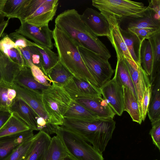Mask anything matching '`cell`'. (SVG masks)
I'll list each match as a JSON object with an SVG mask.
<instances>
[{
    "instance_id": "cell-37",
    "label": "cell",
    "mask_w": 160,
    "mask_h": 160,
    "mask_svg": "<svg viewBox=\"0 0 160 160\" xmlns=\"http://www.w3.org/2000/svg\"><path fill=\"white\" fill-rule=\"evenodd\" d=\"M127 30L135 35L140 43L144 39H148L151 36L160 31V28H128Z\"/></svg>"
},
{
    "instance_id": "cell-46",
    "label": "cell",
    "mask_w": 160,
    "mask_h": 160,
    "mask_svg": "<svg viewBox=\"0 0 160 160\" xmlns=\"http://www.w3.org/2000/svg\"><path fill=\"white\" fill-rule=\"evenodd\" d=\"M9 110H0V129L12 114Z\"/></svg>"
},
{
    "instance_id": "cell-24",
    "label": "cell",
    "mask_w": 160,
    "mask_h": 160,
    "mask_svg": "<svg viewBox=\"0 0 160 160\" xmlns=\"http://www.w3.org/2000/svg\"><path fill=\"white\" fill-rule=\"evenodd\" d=\"M21 68L17 64L11 61L0 51V71L2 80L12 84Z\"/></svg>"
},
{
    "instance_id": "cell-36",
    "label": "cell",
    "mask_w": 160,
    "mask_h": 160,
    "mask_svg": "<svg viewBox=\"0 0 160 160\" xmlns=\"http://www.w3.org/2000/svg\"><path fill=\"white\" fill-rule=\"evenodd\" d=\"M12 87V84L0 79V110H9L11 104L8 100V93Z\"/></svg>"
},
{
    "instance_id": "cell-48",
    "label": "cell",
    "mask_w": 160,
    "mask_h": 160,
    "mask_svg": "<svg viewBox=\"0 0 160 160\" xmlns=\"http://www.w3.org/2000/svg\"><path fill=\"white\" fill-rule=\"evenodd\" d=\"M9 19H8L7 20H4L0 23V38L4 35V32L8 25Z\"/></svg>"
},
{
    "instance_id": "cell-2",
    "label": "cell",
    "mask_w": 160,
    "mask_h": 160,
    "mask_svg": "<svg viewBox=\"0 0 160 160\" xmlns=\"http://www.w3.org/2000/svg\"><path fill=\"white\" fill-rule=\"evenodd\" d=\"M115 125V121L112 118H99L92 120L64 118L61 126L80 135L102 154L112 138Z\"/></svg>"
},
{
    "instance_id": "cell-3",
    "label": "cell",
    "mask_w": 160,
    "mask_h": 160,
    "mask_svg": "<svg viewBox=\"0 0 160 160\" xmlns=\"http://www.w3.org/2000/svg\"><path fill=\"white\" fill-rule=\"evenodd\" d=\"M54 45L59 60L74 77L99 88L85 65L78 46L66 34L55 26L53 30Z\"/></svg>"
},
{
    "instance_id": "cell-41",
    "label": "cell",
    "mask_w": 160,
    "mask_h": 160,
    "mask_svg": "<svg viewBox=\"0 0 160 160\" xmlns=\"http://www.w3.org/2000/svg\"><path fill=\"white\" fill-rule=\"evenodd\" d=\"M152 128L149 132L153 144L160 150V120L152 123Z\"/></svg>"
},
{
    "instance_id": "cell-16",
    "label": "cell",
    "mask_w": 160,
    "mask_h": 160,
    "mask_svg": "<svg viewBox=\"0 0 160 160\" xmlns=\"http://www.w3.org/2000/svg\"><path fill=\"white\" fill-rule=\"evenodd\" d=\"M63 87L72 100L89 96H102L99 88L74 76Z\"/></svg>"
},
{
    "instance_id": "cell-31",
    "label": "cell",
    "mask_w": 160,
    "mask_h": 160,
    "mask_svg": "<svg viewBox=\"0 0 160 160\" xmlns=\"http://www.w3.org/2000/svg\"><path fill=\"white\" fill-rule=\"evenodd\" d=\"M147 39L150 42L153 57L152 70L150 79L152 83L160 74V31L155 33Z\"/></svg>"
},
{
    "instance_id": "cell-33",
    "label": "cell",
    "mask_w": 160,
    "mask_h": 160,
    "mask_svg": "<svg viewBox=\"0 0 160 160\" xmlns=\"http://www.w3.org/2000/svg\"><path fill=\"white\" fill-rule=\"evenodd\" d=\"M30 1V0H7L3 10L5 17L9 19L18 18Z\"/></svg>"
},
{
    "instance_id": "cell-42",
    "label": "cell",
    "mask_w": 160,
    "mask_h": 160,
    "mask_svg": "<svg viewBox=\"0 0 160 160\" xmlns=\"http://www.w3.org/2000/svg\"><path fill=\"white\" fill-rule=\"evenodd\" d=\"M151 92V85L145 90L141 107V118L142 121H144L147 114Z\"/></svg>"
},
{
    "instance_id": "cell-52",
    "label": "cell",
    "mask_w": 160,
    "mask_h": 160,
    "mask_svg": "<svg viewBox=\"0 0 160 160\" xmlns=\"http://www.w3.org/2000/svg\"><path fill=\"white\" fill-rule=\"evenodd\" d=\"M157 160V159H155V160Z\"/></svg>"
},
{
    "instance_id": "cell-26",
    "label": "cell",
    "mask_w": 160,
    "mask_h": 160,
    "mask_svg": "<svg viewBox=\"0 0 160 160\" xmlns=\"http://www.w3.org/2000/svg\"><path fill=\"white\" fill-rule=\"evenodd\" d=\"M35 48L40 56L41 69L47 76L49 71L59 61L58 54L51 49L42 45Z\"/></svg>"
},
{
    "instance_id": "cell-18",
    "label": "cell",
    "mask_w": 160,
    "mask_h": 160,
    "mask_svg": "<svg viewBox=\"0 0 160 160\" xmlns=\"http://www.w3.org/2000/svg\"><path fill=\"white\" fill-rule=\"evenodd\" d=\"M9 111L14 113L33 130L37 131V120L39 116L23 100L17 96L13 100Z\"/></svg>"
},
{
    "instance_id": "cell-13",
    "label": "cell",
    "mask_w": 160,
    "mask_h": 160,
    "mask_svg": "<svg viewBox=\"0 0 160 160\" xmlns=\"http://www.w3.org/2000/svg\"><path fill=\"white\" fill-rule=\"evenodd\" d=\"M12 86L16 90L17 96L25 102L39 117L43 118L48 123H49L43 103L42 94L15 82Z\"/></svg>"
},
{
    "instance_id": "cell-27",
    "label": "cell",
    "mask_w": 160,
    "mask_h": 160,
    "mask_svg": "<svg viewBox=\"0 0 160 160\" xmlns=\"http://www.w3.org/2000/svg\"><path fill=\"white\" fill-rule=\"evenodd\" d=\"M64 118L83 120H92L99 118L95 114L72 100L64 116Z\"/></svg>"
},
{
    "instance_id": "cell-25",
    "label": "cell",
    "mask_w": 160,
    "mask_h": 160,
    "mask_svg": "<svg viewBox=\"0 0 160 160\" xmlns=\"http://www.w3.org/2000/svg\"><path fill=\"white\" fill-rule=\"evenodd\" d=\"M30 129L29 126L14 113L0 129V137L9 136Z\"/></svg>"
},
{
    "instance_id": "cell-43",
    "label": "cell",
    "mask_w": 160,
    "mask_h": 160,
    "mask_svg": "<svg viewBox=\"0 0 160 160\" xmlns=\"http://www.w3.org/2000/svg\"><path fill=\"white\" fill-rule=\"evenodd\" d=\"M13 48L17 49L18 47L8 35H4L0 40V51L5 55L8 50Z\"/></svg>"
},
{
    "instance_id": "cell-19",
    "label": "cell",
    "mask_w": 160,
    "mask_h": 160,
    "mask_svg": "<svg viewBox=\"0 0 160 160\" xmlns=\"http://www.w3.org/2000/svg\"><path fill=\"white\" fill-rule=\"evenodd\" d=\"M51 139L50 135L39 131L36 134L31 149L23 160H44Z\"/></svg>"
},
{
    "instance_id": "cell-39",
    "label": "cell",
    "mask_w": 160,
    "mask_h": 160,
    "mask_svg": "<svg viewBox=\"0 0 160 160\" xmlns=\"http://www.w3.org/2000/svg\"><path fill=\"white\" fill-rule=\"evenodd\" d=\"M5 55L11 61L21 67L25 66L30 67L18 47L17 49L13 48L8 50Z\"/></svg>"
},
{
    "instance_id": "cell-8",
    "label": "cell",
    "mask_w": 160,
    "mask_h": 160,
    "mask_svg": "<svg viewBox=\"0 0 160 160\" xmlns=\"http://www.w3.org/2000/svg\"><path fill=\"white\" fill-rule=\"evenodd\" d=\"M78 48L85 65L100 88L111 79L114 70L108 60L81 46H78Z\"/></svg>"
},
{
    "instance_id": "cell-51",
    "label": "cell",
    "mask_w": 160,
    "mask_h": 160,
    "mask_svg": "<svg viewBox=\"0 0 160 160\" xmlns=\"http://www.w3.org/2000/svg\"><path fill=\"white\" fill-rule=\"evenodd\" d=\"M0 79H1V76L0 71Z\"/></svg>"
},
{
    "instance_id": "cell-53",
    "label": "cell",
    "mask_w": 160,
    "mask_h": 160,
    "mask_svg": "<svg viewBox=\"0 0 160 160\" xmlns=\"http://www.w3.org/2000/svg\"><path fill=\"white\" fill-rule=\"evenodd\" d=\"M24 159H23V160H23Z\"/></svg>"
},
{
    "instance_id": "cell-1",
    "label": "cell",
    "mask_w": 160,
    "mask_h": 160,
    "mask_svg": "<svg viewBox=\"0 0 160 160\" xmlns=\"http://www.w3.org/2000/svg\"><path fill=\"white\" fill-rule=\"evenodd\" d=\"M55 26L66 34L78 46L86 48L108 60L111 55L106 46L86 26L74 9L58 15Z\"/></svg>"
},
{
    "instance_id": "cell-30",
    "label": "cell",
    "mask_w": 160,
    "mask_h": 160,
    "mask_svg": "<svg viewBox=\"0 0 160 160\" xmlns=\"http://www.w3.org/2000/svg\"><path fill=\"white\" fill-rule=\"evenodd\" d=\"M69 156L59 137L52 138L44 160H65Z\"/></svg>"
},
{
    "instance_id": "cell-11",
    "label": "cell",
    "mask_w": 160,
    "mask_h": 160,
    "mask_svg": "<svg viewBox=\"0 0 160 160\" xmlns=\"http://www.w3.org/2000/svg\"><path fill=\"white\" fill-rule=\"evenodd\" d=\"M124 60L135 89L141 117V107L144 93L146 88L151 86V84L149 76L140 62L137 63L127 59H124Z\"/></svg>"
},
{
    "instance_id": "cell-6",
    "label": "cell",
    "mask_w": 160,
    "mask_h": 160,
    "mask_svg": "<svg viewBox=\"0 0 160 160\" xmlns=\"http://www.w3.org/2000/svg\"><path fill=\"white\" fill-rule=\"evenodd\" d=\"M92 4L104 16L114 15L118 21L142 17L148 8L142 2L128 0H92Z\"/></svg>"
},
{
    "instance_id": "cell-44",
    "label": "cell",
    "mask_w": 160,
    "mask_h": 160,
    "mask_svg": "<svg viewBox=\"0 0 160 160\" xmlns=\"http://www.w3.org/2000/svg\"><path fill=\"white\" fill-rule=\"evenodd\" d=\"M23 58L29 66L32 63V52L29 46L25 48H18Z\"/></svg>"
},
{
    "instance_id": "cell-12",
    "label": "cell",
    "mask_w": 160,
    "mask_h": 160,
    "mask_svg": "<svg viewBox=\"0 0 160 160\" xmlns=\"http://www.w3.org/2000/svg\"><path fill=\"white\" fill-rule=\"evenodd\" d=\"M80 17L86 26L96 36H109V23L101 12L88 8L80 15Z\"/></svg>"
},
{
    "instance_id": "cell-21",
    "label": "cell",
    "mask_w": 160,
    "mask_h": 160,
    "mask_svg": "<svg viewBox=\"0 0 160 160\" xmlns=\"http://www.w3.org/2000/svg\"><path fill=\"white\" fill-rule=\"evenodd\" d=\"M13 82L41 94L43 90L48 87L40 84L35 80L30 67H28L21 68Z\"/></svg>"
},
{
    "instance_id": "cell-15",
    "label": "cell",
    "mask_w": 160,
    "mask_h": 160,
    "mask_svg": "<svg viewBox=\"0 0 160 160\" xmlns=\"http://www.w3.org/2000/svg\"><path fill=\"white\" fill-rule=\"evenodd\" d=\"M100 118H113L115 113L102 96H92L73 100Z\"/></svg>"
},
{
    "instance_id": "cell-28",
    "label": "cell",
    "mask_w": 160,
    "mask_h": 160,
    "mask_svg": "<svg viewBox=\"0 0 160 160\" xmlns=\"http://www.w3.org/2000/svg\"><path fill=\"white\" fill-rule=\"evenodd\" d=\"M47 76L52 81V85L63 87L73 76L59 60L49 71Z\"/></svg>"
},
{
    "instance_id": "cell-34",
    "label": "cell",
    "mask_w": 160,
    "mask_h": 160,
    "mask_svg": "<svg viewBox=\"0 0 160 160\" xmlns=\"http://www.w3.org/2000/svg\"><path fill=\"white\" fill-rule=\"evenodd\" d=\"M120 31L125 44L133 61L137 63L140 62L138 54L135 49L136 42H139L138 38L135 35L127 30H124L120 27Z\"/></svg>"
},
{
    "instance_id": "cell-20",
    "label": "cell",
    "mask_w": 160,
    "mask_h": 160,
    "mask_svg": "<svg viewBox=\"0 0 160 160\" xmlns=\"http://www.w3.org/2000/svg\"><path fill=\"white\" fill-rule=\"evenodd\" d=\"M151 84V92L147 114L152 123L160 120V74Z\"/></svg>"
},
{
    "instance_id": "cell-35",
    "label": "cell",
    "mask_w": 160,
    "mask_h": 160,
    "mask_svg": "<svg viewBox=\"0 0 160 160\" xmlns=\"http://www.w3.org/2000/svg\"><path fill=\"white\" fill-rule=\"evenodd\" d=\"M36 137V134L31 139L22 144L5 160L24 159L31 149Z\"/></svg>"
},
{
    "instance_id": "cell-29",
    "label": "cell",
    "mask_w": 160,
    "mask_h": 160,
    "mask_svg": "<svg viewBox=\"0 0 160 160\" xmlns=\"http://www.w3.org/2000/svg\"><path fill=\"white\" fill-rule=\"evenodd\" d=\"M138 59L143 69L148 76H150L152 70L153 57L151 46L147 39L140 43Z\"/></svg>"
},
{
    "instance_id": "cell-23",
    "label": "cell",
    "mask_w": 160,
    "mask_h": 160,
    "mask_svg": "<svg viewBox=\"0 0 160 160\" xmlns=\"http://www.w3.org/2000/svg\"><path fill=\"white\" fill-rule=\"evenodd\" d=\"M124 93V111L128 112L132 120L141 124L142 120L138 100L132 92L122 86Z\"/></svg>"
},
{
    "instance_id": "cell-5",
    "label": "cell",
    "mask_w": 160,
    "mask_h": 160,
    "mask_svg": "<svg viewBox=\"0 0 160 160\" xmlns=\"http://www.w3.org/2000/svg\"><path fill=\"white\" fill-rule=\"evenodd\" d=\"M56 134L69 156L74 160H104L102 154L80 135L62 126H58Z\"/></svg>"
},
{
    "instance_id": "cell-32",
    "label": "cell",
    "mask_w": 160,
    "mask_h": 160,
    "mask_svg": "<svg viewBox=\"0 0 160 160\" xmlns=\"http://www.w3.org/2000/svg\"><path fill=\"white\" fill-rule=\"evenodd\" d=\"M115 73L122 86L129 89L138 99L135 89L124 59H117Z\"/></svg>"
},
{
    "instance_id": "cell-47",
    "label": "cell",
    "mask_w": 160,
    "mask_h": 160,
    "mask_svg": "<svg viewBox=\"0 0 160 160\" xmlns=\"http://www.w3.org/2000/svg\"><path fill=\"white\" fill-rule=\"evenodd\" d=\"M17 96L16 90L12 87L8 89V99L9 102L12 104V102Z\"/></svg>"
},
{
    "instance_id": "cell-45",
    "label": "cell",
    "mask_w": 160,
    "mask_h": 160,
    "mask_svg": "<svg viewBox=\"0 0 160 160\" xmlns=\"http://www.w3.org/2000/svg\"><path fill=\"white\" fill-rule=\"evenodd\" d=\"M149 5L148 7L152 11L160 18V0H149Z\"/></svg>"
},
{
    "instance_id": "cell-22",
    "label": "cell",
    "mask_w": 160,
    "mask_h": 160,
    "mask_svg": "<svg viewBox=\"0 0 160 160\" xmlns=\"http://www.w3.org/2000/svg\"><path fill=\"white\" fill-rule=\"evenodd\" d=\"M129 19L128 28H160V18L148 7L142 17Z\"/></svg>"
},
{
    "instance_id": "cell-4",
    "label": "cell",
    "mask_w": 160,
    "mask_h": 160,
    "mask_svg": "<svg viewBox=\"0 0 160 160\" xmlns=\"http://www.w3.org/2000/svg\"><path fill=\"white\" fill-rule=\"evenodd\" d=\"M42 99L49 122L57 126L62 125L64 116L72 99L63 87L52 85L43 90Z\"/></svg>"
},
{
    "instance_id": "cell-14",
    "label": "cell",
    "mask_w": 160,
    "mask_h": 160,
    "mask_svg": "<svg viewBox=\"0 0 160 160\" xmlns=\"http://www.w3.org/2000/svg\"><path fill=\"white\" fill-rule=\"evenodd\" d=\"M110 25V32L108 37L114 48L117 59H133L125 44L120 31L118 20L114 15L104 16Z\"/></svg>"
},
{
    "instance_id": "cell-10",
    "label": "cell",
    "mask_w": 160,
    "mask_h": 160,
    "mask_svg": "<svg viewBox=\"0 0 160 160\" xmlns=\"http://www.w3.org/2000/svg\"><path fill=\"white\" fill-rule=\"evenodd\" d=\"M15 32L33 41L34 43L51 49L53 48V30L48 25L38 27L23 21Z\"/></svg>"
},
{
    "instance_id": "cell-9",
    "label": "cell",
    "mask_w": 160,
    "mask_h": 160,
    "mask_svg": "<svg viewBox=\"0 0 160 160\" xmlns=\"http://www.w3.org/2000/svg\"><path fill=\"white\" fill-rule=\"evenodd\" d=\"M122 86L116 73L113 78L99 88L102 98L106 100L116 114L122 115L124 111V93Z\"/></svg>"
},
{
    "instance_id": "cell-40",
    "label": "cell",
    "mask_w": 160,
    "mask_h": 160,
    "mask_svg": "<svg viewBox=\"0 0 160 160\" xmlns=\"http://www.w3.org/2000/svg\"><path fill=\"white\" fill-rule=\"evenodd\" d=\"M8 36L17 47L23 48L31 46H40L39 45L28 40L24 36L15 32L10 33Z\"/></svg>"
},
{
    "instance_id": "cell-7",
    "label": "cell",
    "mask_w": 160,
    "mask_h": 160,
    "mask_svg": "<svg viewBox=\"0 0 160 160\" xmlns=\"http://www.w3.org/2000/svg\"><path fill=\"white\" fill-rule=\"evenodd\" d=\"M59 2L58 0H30L18 18L20 21L36 26L48 25L56 14Z\"/></svg>"
},
{
    "instance_id": "cell-17",
    "label": "cell",
    "mask_w": 160,
    "mask_h": 160,
    "mask_svg": "<svg viewBox=\"0 0 160 160\" xmlns=\"http://www.w3.org/2000/svg\"><path fill=\"white\" fill-rule=\"evenodd\" d=\"M33 131L30 129L0 137V160H5L22 144L32 138L34 135Z\"/></svg>"
},
{
    "instance_id": "cell-49",
    "label": "cell",
    "mask_w": 160,
    "mask_h": 160,
    "mask_svg": "<svg viewBox=\"0 0 160 160\" xmlns=\"http://www.w3.org/2000/svg\"><path fill=\"white\" fill-rule=\"evenodd\" d=\"M7 0H0V23L4 20L5 16L3 13L4 4Z\"/></svg>"
},
{
    "instance_id": "cell-38",
    "label": "cell",
    "mask_w": 160,
    "mask_h": 160,
    "mask_svg": "<svg viewBox=\"0 0 160 160\" xmlns=\"http://www.w3.org/2000/svg\"><path fill=\"white\" fill-rule=\"evenodd\" d=\"M35 80L40 84L46 87L52 85V81L38 67L32 63L30 66Z\"/></svg>"
},
{
    "instance_id": "cell-50",
    "label": "cell",
    "mask_w": 160,
    "mask_h": 160,
    "mask_svg": "<svg viewBox=\"0 0 160 160\" xmlns=\"http://www.w3.org/2000/svg\"><path fill=\"white\" fill-rule=\"evenodd\" d=\"M67 158L68 159V160H74L71 157H70L69 156Z\"/></svg>"
}]
</instances>
